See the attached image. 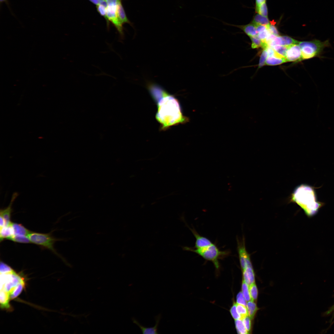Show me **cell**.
<instances>
[{
	"mask_svg": "<svg viewBox=\"0 0 334 334\" xmlns=\"http://www.w3.org/2000/svg\"><path fill=\"white\" fill-rule=\"evenodd\" d=\"M148 87L156 103V118L161 124V130H165L189 121V118L183 115L179 102L175 96L156 84H150Z\"/></svg>",
	"mask_w": 334,
	"mask_h": 334,
	"instance_id": "1",
	"label": "cell"
},
{
	"mask_svg": "<svg viewBox=\"0 0 334 334\" xmlns=\"http://www.w3.org/2000/svg\"><path fill=\"white\" fill-rule=\"evenodd\" d=\"M291 199L309 217L315 214L323 205V203L317 201L314 188L306 184H301L295 187Z\"/></svg>",
	"mask_w": 334,
	"mask_h": 334,
	"instance_id": "2",
	"label": "cell"
},
{
	"mask_svg": "<svg viewBox=\"0 0 334 334\" xmlns=\"http://www.w3.org/2000/svg\"><path fill=\"white\" fill-rule=\"evenodd\" d=\"M185 250L194 252L205 259L212 262L216 269H218L219 268V260L226 257L229 254V252L228 250H220L213 243L208 246L201 249L189 247H185Z\"/></svg>",
	"mask_w": 334,
	"mask_h": 334,
	"instance_id": "3",
	"label": "cell"
},
{
	"mask_svg": "<svg viewBox=\"0 0 334 334\" xmlns=\"http://www.w3.org/2000/svg\"><path fill=\"white\" fill-rule=\"evenodd\" d=\"M301 49L302 60L319 57L324 49L330 45L328 40L322 41L314 39L309 41L299 42L298 44Z\"/></svg>",
	"mask_w": 334,
	"mask_h": 334,
	"instance_id": "4",
	"label": "cell"
},
{
	"mask_svg": "<svg viewBox=\"0 0 334 334\" xmlns=\"http://www.w3.org/2000/svg\"><path fill=\"white\" fill-rule=\"evenodd\" d=\"M31 242L48 249L59 256L54 247L55 242L58 239L50 233H43L31 232L27 236Z\"/></svg>",
	"mask_w": 334,
	"mask_h": 334,
	"instance_id": "5",
	"label": "cell"
},
{
	"mask_svg": "<svg viewBox=\"0 0 334 334\" xmlns=\"http://www.w3.org/2000/svg\"><path fill=\"white\" fill-rule=\"evenodd\" d=\"M237 250L240 266L242 270L248 267H252L250 254L246 249L244 238L237 239Z\"/></svg>",
	"mask_w": 334,
	"mask_h": 334,
	"instance_id": "6",
	"label": "cell"
},
{
	"mask_svg": "<svg viewBox=\"0 0 334 334\" xmlns=\"http://www.w3.org/2000/svg\"><path fill=\"white\" fill-rule=\"evenodd\" d=\"M117 4H107V15L109 22L113 25L118 31L121 39L124 37L123 24L119 19L117 13Z\"/></svg>",
	"mask_w": 334,
	"mask_h": 334,
	"instance_id": "7",
	"label": "cell"
},
{
	"mask_svg": "<svg viewBox=\"0 0 334 334\" xmlns=\"http://www.w3.org/2000/svg\"><path fill=\"white\" fill-rule=\"evenodd\" d=\"M285 58L287 62H298L302 60L301 49L298 44L288 46Z\"/></svg>",
	"mask_w": 334,
	"mask_h": 334,
	"instance_id": "8",
	"label": "cell"
},
{
	"mask_svg": "<svg viewBox=\"0 0 334 334\" xmlns=\"http://www.w3.org/2000/svg\"><path fill=\"white\" fill-rule=\"evenodd\" d=\"M161 317L162 315L161 313H160L155 316L154 317L155 320V325L154 327L150 328H147L143 326L135 318H132V320L134 323L139 327L143 334H157L159 333L158 332V328Z\"/></svg>",
	"mask_w": 334,
	"mask_h": 334,
	"instance_id": "9",
	"label": "cell"
},
{
	"mask_svg": "<svg viewBox=\"0 0 334 334\" xmlns=\"http://www.w3.org/2000/svg\"><path fill=\"white\" fill-rule=\"evenodd\" d=\"M18 195L19 194L18 193L16 192L14 193L12 196L10 203L8 206L0 210V216H2L4 219L5 222V226L9 225L12 223L11 221V218L12 212V205Z\"/></svg>",
	"mask_w": 334,
	"mask_h": 334,
	"instance_id": "10",
	"label": "cell"
},
{
	"mask_svg": "<svg viewBox=\"0 0 334 334\" xmlns=\"http://www.w3.org/2000/svg\"><path fill=\"white\" fill-rule=\"evenodd\" d=\"M224 24L235 27L242 30L246 34L250 37L257 36L258 32L256 26L252 23L244 25H238L223 22Z\"/></svg>",
	"mask_w": 334,
	"mask_h": 334,
	"instance_id": "11",
	"label": "cell"
},
{
	"mask_svg": "<svg viewBox=\"0 0 334 334\" xmlns=\"http://www.w3.org/2000/svg\"><path fill=\"white\" fill-rule=\"evenodd\" d=\"M195 238L194 248L201 249L206 247L212 244V241L208 238L200 235L195 229H190Z\"/></svg>",
	"mask_w": 334,
	"mask_h": 334,
	"instance_id": "12",
	"label": "cell"
},
{
	"mask_svg": "<svg viewBox=\"0 0 334 334\" xmlns=\"http://www.w3.org/2000/svg\"><path fill=\"white\" fill-rule=\"evenodd\" d=\"M242 271L243 280L249 286L255 283V274L252 267H247Z\"/></svg>",
	"mask_w": 334,
	"mask_h": 334,
	"instance_id": "13",
	"label": "cell"
},
{
	"mask_svg": "<svg viewBox=\"0 0 334 334\" xmlns=\"http://www.w3.org/2000/svg\"><path fill=\"white\" fill-rule=\"evenodd\" d=\"M117 13L119 19L123 25L125 23L131 24L126 15L121 1L117 4Z\"/></svg>",
	"mask_w": 334,
	"mask_h": 334,
	"instance_id": "14",
	"label": "cell"
},
{
	"mask_svg": "<svg viewBox=\"0 0 334 334\" xmlns=\"http://www.w3.org/2000/svg\"><path fill=\"white\" fill-rule=\"evenodd\" d=\"M11 223L7 226L0 228V240L1 241H2L5 239H8L14 234Z\"/></svg>",
	"mask_w": 334,
	"mask_h": 334,
	"instance_id": "15",
	"label": "cell"
},
{
	"mask_svg": "<svg viewBox=\"0 0 334 334\" xmlns=\"http://www.w3.org/2000/svg\"><path fill=\"white\" fill-rule=\"evenodd\" d=\"M10 299V294L8 292L5 290H0V302L2 308L10 309L11 307L9 303Z\"/></svg>",
	"mask_w": 334,
	"mask_h": 334,
	"instance_id": "16",
	"label": "cell"
},
{
	"mask_svg": "<svg viewBox=\"0 0 334 334\" xmlns=\"http://www.w3.org/2000/svg\"><path fill=\"white\" fill-rule=\"evenodd\" d=\"M11 225L15 235L27 236L32 232L20 224L12 222Z\"/></svg>",
	"mask_w": 334,
	"mask_h": 334,
	"instance_id": "17",
	"label": "cell"
},
{
	"mask_svg": "<svg viewBox=\"0 0 334 334\" xmlns=\"http://www.w3.org/2000/svg\"><path fill=\"white\" fill-rule=\"evenodd\" d=\"M252 23L255 25H261L268 26L270 24V21L267 17L257 14L254 17Z\"/></svg>",
	"mask_w": 334,
	"mask_h": 334,
	"instance_id": "18",
	"label": "cell"
},
{
	"mask_svg": "<svg viewBox=\"0 0 334 334\" xmlns=\"http://www.w3.org/2000/svg\"><path fill=\"white\" fill-rule=\"evenodd\" d=\"M107 3L105 1L96 5V7L97 12L100 15L104 17L107 22V26L109 27V22L107 15Z\"/></svg>",
	"mask_w": 334,
	"mask_h": 334,
	"instance_id": "19",
	"label": "cell"
},
{
	"mask_svg": "<svg viewBox=\"0 0 334 334\" xmlns=\"http://www.w3.org/2000/svg\"><path fill=\"white\" fill-rule=\"evenodd\" d=\"M287 62V60L285 58L268 56L266 64L268 65L274 66L280 64Z\"/></svg>",
	"mask_w": 334,
	"mask_h": 334,
	"instance_id": "20",
	"label": "cell"
},
{
	"mask_svg": "<svg viewBox=\"0 0 334 334\" xmlns=\"http://www.w3.org/2000/svg\"><path fill=\"white\" fill-rule=\"evenodd\" d=\"M248 316L252 319L258 310V307L254 301L250 300L248 302L246 305Z\"/></svg>",
	"mask_w": 334,
	"mask_h": 334,
	"instance_id": "21",
	"label": "cell"
},
{
	"mask_svg": "<svg viewBox=\"0 0 334 334\" xmlns=\"http://www.w3.org/2000/svg\"><path fill=\"white\" fill-rule=\"evenodd\" d=\"M8 240L12 241L15 242L23 243H31V242L27 236L13 235Z\"/></svg>",
	"mask_w": 334,
	"mask_h": 334,
	"instance_id": "22",
	"label": "cell"
},
{
	"mask_svg": "<svg viewBox=\"0 0 334 334\" xmlns=\"http://www.w3.org/2000/svg\"><path fill=\"white\" fill-rule=\"evenodd\" d=\"M25 286V283H19L10 293V299H13L18 296L22 292Z\"/></svg>",
	"mask_w": 334,
	"mask_h": 334,
	"instance_id": "23",
	"label": "cell"
},
{
	"mask_svg": "<svg viewBox=\"0 0 334 334\" xmlns=\"http://www.w3.org/2000/svg\"><path fill=\"white\" fill-rule=\"evenodd\" d=\"M282 41L281 45L289 46L294 44H298L299 41L296 40L288 36H281Z\"/></svg>",
	"mask_w": 334,
	"mask_h": 334,
	"instance_id": "24",
	"label": "cell"
},
{
	"mask_svg": "<svg viewBox=\"0 0 334 334\" xmlns=\"http://www.w3.org/2000/svg\"><path fill=\"white\" fill-rule=\"evenodd\" d=\"M235 323L236 328L238 333L241 334L248 333V332L247 331L242 320H235Z\"/></svg>",
	"mask_w": 334,
	"mask_h": 334,
	"instance_id": "25",
	"label": "cell"
},
{
	"mask_svg": "<svg viewBox=\"0 0 334 334\" xmlns=\"http://www.w3.org/2000/svg\"><path fill=\"white\" fill-rule=\"evenodd\" d=\"M242 293L246 301L251 300L250 297L249 286L243 280L242 286Z\"/></svg>",
	"mask_w": 334,
	"mask_h": 334,
	"instance_id": "26",
	"label": "cell"
},
{
	"mask_svg": "<svg viewBox=\"0 0 334 334\" xmlns=\"http://www.w3.org/2000/svg\"><path fill=\"white\" fill-rule=\"evenodd\" d=\"M256 11L259 14L267 17L268 10L266 2L256 6Z\"/></svg>",
	"mask_w": 334,
	"mask_h": 334,
	"instance_id": "27",
	"label": "cell"
},
{
	"mask_svg": "<svg viewBox=\"0 0 334 334\" xmlns=\"http://www.w3.org/2000/svg\"><path fill=\"white\" fill-rule=\"evenodd\" d=\"M236 308L237 312L241 317V320L248 316L247 310L246 306L236 303Z\"/></svg>",
	"mask_w": 334,
	"mask_h": 334,
	"instance_id": "28",
	"label": "cell"
},
{
	"mask_svg": "<svg viewBox=\"0 0 334 334\" xmlns=\"http://www.w3.org/2000/svg\"><path fill=\"white\" fill-rule=\"evenodd\" d=\"M15 272L14 270L9 266L2 261H1L0 264V274L12 273Z\"/></svg>",
	"mask_w": 334,
	"mask_h": 334,
	"instance_id": "29",
	"label": "cell"
},
{
	"mask_svg": "<svg viewBox=\"0 0 334 334\" xmlns=\"http://www.w3.org/2000/svg\"><path fill=\"white\" fill-rule=\"evenodd\" d=\"M289 46L276 45L272 47L276 53L285 58Z\"/></svg>",
	"mask_w": 334,
	"mask_h": 334,
	"instance_id": "30",
	"label": "cell"
},
{
	"mask_svg": "<svg viewBox=\"0 0 334 334\" xmlns=\"http://www.w3.org/2000/svg\"><path fill=\"white\" fill-rule=\"evenodd\" d=\"M249 289L251 300L255 301L257 300L258 295V289L255 283L250 285Z\"/></svg>",
	"mask_w": 334,
	"mask_h": 334,
	"instance_id": "31",
	"label": "cell"
},
{
	"mask_svg": "<svg viewBox=\"0 0 334 334\" xmlns=\"http://www.w3.org/2000/svg\"><path fill=\"white\" fill-rule=\"evenodd\" d=\"M252 42L251 47L252 49L262 47L263 41L257 36L250 37Z\"/></svg>",
	"mask_w": 334,
	"mask_h": 334,
	"instance_id": "32",
	"label": "cell"
},
{
	"mask_svg": "<svg viewBox=\"0 0 334 334\" xmlns=\"http://www.w3.org/2000/svg\"><path fill=\"white\" fill-rule=\"evenodd\" d=\"M268 57V54L266 49H263L260 56L258 68L263 67L265 64Z\"/></svg>",
	"mask_w": 334,
	"mask_h": 334,
	"instance_id": "33",
	"label": "cell"
},
{
	"mask_svg": "<svg viewBox=\"0 0 334 334\" xmlns=\"http://www.w3.org/2000/svg\"><path fill=\"white\" fill-rule=\"evenodd\" d=\"M230 313L235 320L241 319V317L238 314L236 308V304L234 303L230 310Z\"/></svg>",
	"mask_w": 334,
	"mask_h": 334,
	"instance_id": "34",
	"label": "cell"
},
{
	"mask_svg": "<svg viewBox=\"0 0 334 334\" xmlns=\"http://www.w3.org/2000/svg\"><path fill=\"white\" fill-rule=\"evenodd\" d=\"M236 302L237 303L243 305L246 307V301L241 292H239L237 296Z\"/></svg>",
	"mask_w": 334,
	"mask_h": 334,
	"instance_id": "35",
	"label": "cell"
},
{
	"mask_svg": "<svg viewBox=\"0 0 334 334\" xmlns=\"http://www.w3.org/2000/svg\"><path fill=\"white\" fill-rule=\"evenodd\" d=\"M251 319L248 316H247L242 320L248 332L250 331L251 328Z\"/></svg>",
	"mask_w": 334,
	"mask_h": 334,
	"instance_id": "36",
	"label": "cell"
},
{
	"mask_svg": "<svg viewBox=\"0 0 334 334\" xmlns=\"http://www.w3.org/2000/svg\"><path fill=\"white\" fill-rule=\"evenodd\" d=\"M267 27L270 33L276 36H279V32L277 28L274 25L270 24Z\"/></svg>",
	"mask_w": 334,
	"mask_h": 334,
	"instance_id": "37",
	"label": "cell"
},
{
	"mask_svg": "<svg viewBox=\"0 0 334 334\" xmlns=\"http://www.w3.org/2000/svg\"><path fill=\"white\" fill-rule=\"evenodd\" d=\"M271 33L268 29L258 33V37L262 41H264Z\"/></svg>",
	"mask_w": 334,
	"mask_h": 334,
	"instance_id": "38",
	"label": "cell"
},
{
	"mask_svg": "<svg viewBox=\"0 0 334 334\" xmlns=\"http://www.w3.org/2000/svg\"><path fill=\"white\" fill-rule=\"evenodd\" d=\"M255 26L258 33L268 29L267 26L265 25H255Z\"/></svg>",
	"mask_w": 334,
	"mask_h": 334,
	"instance_id": "39",
	"label": "cell"
},
{
	"mask_svg": "<svg viewBox=\"0 0 334 334\" xmlns=\"http://www.w3.org/2000/svg\"><path fill=\"white\" fill-rule=\"evenodd\" d=\"M122 0H105L107 4H117L119 2L122 1Z\"/></svg>",
	"mask_w": 334,
	"mask_h": 334,
	"instance_id": "40",
	"label": "cell"
},
{
	"mask_svg": "<svg viewBox=\"0 0 334 334\" xmlns=\"http://www.w3.org/2000/svg\"><path fill=\"white\" fill-rule=\"evenodd\" d=\"M93 4L96 5V6L100 4V3L106 1L105 0H88Z\"/></svg>",
	"mask_w": 334,
	"mask_h": 334,
	"instance_id": "41",
	"label": "cell"
},
{
	"mask_svg": "<svg viewBox=\"0 0 334 334\" xmlns=\"http://www.w3.org/2000/svg\"><path fill=\"white\" fill-rule=\"evenodd\" d=\"M5 226V222L3 218L0 216V228Z\"/></svg>",
	"mask_w": 334,
	"mask_h": 334,
	"instance_id": "42",
	"label": "cell"
},
{
	"mask_svg": "<svg viewBox=\"0 0 334 334\" xmlns=\"http://www.w3.org/2000/svg\"><path fill=\"white\" fill-rule=\"evenodd\" d=\"M256 6L266 2V0H255Z\"/></svg>",
	"mask_w": 334,
	"mask_h": 334,
	"instance_id": "43",
	"label": "cell"
},
{
	"mask_svg": "<svg viewBox=\"0 0 334 334\" xmlns=\"http://www.w3.org/2000/svg\"><path fill=\"white\" fill-rule=\"evenodd\" d=\"M0 1L1 3L5 2L8 5V2L7 0H0Z\"/></svg>",
	"mask_w": 334,
	"mask_h": 334,
	"instance_id": "44",
	"label": "cell"
}]
</instances>
